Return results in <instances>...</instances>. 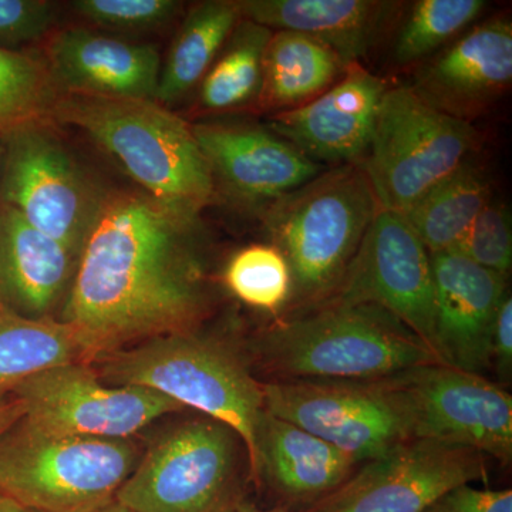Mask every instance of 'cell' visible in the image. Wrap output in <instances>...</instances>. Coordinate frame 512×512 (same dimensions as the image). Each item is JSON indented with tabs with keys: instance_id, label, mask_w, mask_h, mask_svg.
<instances>
[{
	"instance_id": "1",
	"label": "cell",
	"mask_w": 512,
	"mask_h": 512,
	"mask_svg": "<svg viewBox=\"0 0 512 512\" xmlns=\"http://www.w3.org/2000/svg\"><path fill=\"white\" fill-rule=\"evenodd\" d=\"M200 218L144 192L109 195L84 244L60 322L99 356L168 333L195 330L211 306Z\"/></svg>"
},
{
	"instance_id": "2",
	"label": "cell",
	"mask_w": 512,
	"mask_h": 512,
	"mask_svg": "<svg viewBox=\"0 0 512 512\" xmlns=\"http://www.w3.org/2000/svg\"><path fill=\"white\" fill-rule=\"evenodd\" d=\"M50 116L84 131L167 210L200 218L215 200L217 185L191 124L156 100L59 94Z\"/></svg>"
},
{
	"instance_id": "3",
	"label": "cell",
	"mask_w": 512,
	"mask_h": 512,
	"mask_svg": "<svg viewBox=\"0 0 512 512\" xmlns=\"http://www.w3.org/2000/svg\"><path fill=\"white\" fill-rule=\"evenodd\" d=\"M255 348L278 380H376L441 363L392 313L370 303L301 309L264 330Z\"/></svg>"
},
{
	"instance_id": "4",
	"label": "cell",
	"mask_w": 512,
	"mask_h": 512,
	"mask_svg": "<svg viewBox=\"0 0 512 512\" xmlns=\"http://www.w3.org/2000/svg\"><path fill=\"white\" fill-rule=\"evenodd\" d=\"M103 382L146 387L234 430L256 477V431L265 413L262 383L227 343L195 330L168 333L99 356Z\"/></svg>"
},
{
	"instance_id": "5",
	"label": "cell",
	"mask_w": 512,
	"mask_h": 512,
	"mask_svg": "<svg viewBox=\"0 0 512 512\" xmlns=\"http://www.w3.org/2000/svg\"><path fill=\"white\" fill-rule=\"evenodd\" d=\"M380 210L362 165H336L266 208L265 225L292 272L289 305L332 298Z\"/></svg>"
},
{
	"instance_id": "6",
	"label": "cell",
	"mask_w": 512,
	"mask_h": 512,
	"mask_svg": "<svg viewBox=\"0 0 512 512\" xmlns=\"http://www.w3.org/2000/svg\"><path fill=\"white\" fill-rule=\"evenodd\" d=\"M138 463L130 439L45 433L19 420L0 437V494L36 512H99Z\"/></svg>"
},
{
	"instance_id": "7",
	"label": "cell",
	"mask_w": 512,
	"mask_h": 512,
	"mask_svg": "<svg viewBox=\"0 0 512 512\" xmlns=\"http://www.w3.org/2000/svg\"><path fill=\"white\" fill-rule=\"evenodd\" d=\"M478 143L473 124L434 109L410 86L390 87L362 168L380 208L403 215L466 163Z\"/></svg>"
},
{
	"instance_id": "8",
	"label": "cell",
	"mask_w": 512,
	"mask_h": 512,
	"mask_svg": "<svg viewBox=\"0 0 512 512\" xmlns=\"http://www.w3.org/2000/svg\"><path fill=\"white\" fill-rule=\"evenodd\" d=\"M239 441L234 430L210 417L175 427L138 461L116 503L133 512L234 511L242 503Z\"/></svg>"
},
{
	"instance_id": "9",
	"label": "cell",
	"mask_w": 512,
	"mask_h": 512,
	"mask_svg": "<svg viewBox=\"0 0 512 512\" xmlns=\"http://www.w3.org/2000/svg\"><path fill=\"white\" fill-rule=\"evenodd\" d=\"M0 202L76 255L109 195L93 183L43 120L2 137Z\"/></svg>"
},
{
	"instance_id": "10",
	"label": "cell",
	"mask_w": 512,
	"mask_h": 512,
	"mask_svg": "<svg viewBox=\"0 0 512 512\" xmlns=\"http://www.w3.org/2000/svg\"><path fill=\"white\" fill-rule=\"evenodd\" d=\"M265 410L328 441L357 463L412 440L387 377L376 380H275L262 383Z\"/></svg>"
},
{
	"instance_id": "11",
	"label": "cell",
	"mask_w": 512,
	"mask_h": 512,
	"mask_svg": "<svg viewBox=\"0 0 512 512\" xmlns=\"http://www.w3.org/2000/svg\"><path fill=\"white\" fill-rule=\"evenodd\" d=\"M412 439L466 447L512 460V397L477 373L431 363L387 377Z\"/></svg>"
},
{
	"instance_id": "12",
	"label": "cell",
	"mask_w": 512,
	"mask_h": 512,
	"mask_svg": "<svg viewBox=\"0 0 512 512\" xmlns=\"http://www.w3.org/2000/svg\"><path fill=\"white\" fill-rule=\"evenodd\" d=\"M29 426L59 436L130 439L165 414L185 407L164 394L103 382L92 365L69 363L9 390Z\"/></svg>"
},
{
	"instance_id": "13",
	"label": "cell",
	"mask_w": 512,
	"mask_h": 512,
	"mask_svg": "<svg viewBox=\"0 0 512 512\" xmlns=\"http://www.w3.org/2000/svg\"><path fill=\"white\" fill-rule=\"evenodd\" d=\"M485 456L437 441H404L367 461L308 512H427L461 485L485 478Z\"/></svg>"
},
{
	"instance_id": "14",
	"label": "cell",
	"mask_w": 512,
	"mask_h": 512,
	"mask_svg": "<svg viewBox=\"0 0 512 512\" xmlns=\"http://www.w3.org/2000/svg\"><path fill=\"white\" fill-rule=\"evenodd\" d=\"M328 301L379 306L437 356L430 254L402 215L380 208Z\"/></svg>"
},
{
	"instance_id": "15",
	"label": "cell",
	"mask_w": 512,
	"mask_h": 512,
	"mask_svg": "<svg viewBox=\"0 0 512 512\" xmlns=\"http://www.w3.org/2000/svg\"><path fill=\"white\" fill-rule=\"evenodd\" d=\"M192 131L215 185L244 204L271 207L320 174L318 163L258 124L208 121Z\"/></svg>"
},
{
	"instance_id": "16",
	"label": "cell",
	"mask_w": 512,
	"mask_h": 512,
	"mask_svg": "<svg viewBox=\"0 0 512 512\" xmlns=\"http://www.w3.org/2000/svg\"><path fill=\"white\" fill-rule=\"evenodd\" d=\"M512 82V23L497 16L471 26L424 60L412 89L441 113L467 121L487 113Z\"/></svg>"
},
{
	"instance_id": "17",
	"label": "cell",
	"mask_w": 512,
	"mask_h": 512,
	"mask_svg": "<svg viewBox=\"0 0 512 512\" xmlns=\"http://www.w3.org/2000/svg\"><path fill=\"white\" fill-rule=\"evenodd\" d=\"M389 89L362 63H349L325 93L298 109L275 113L269 127L315 163L362 165Z\"/></svg>"
},
{
	"instance_id": "18",
	"label": "cell",
	"mask_w": 512,
	"mask_h": 512,
	"mask_svg": "<svg viewBox=\"0 0 512 512\" xmlns=\"http://www.w3.org/2000/svg\"><path fill=\"white\" fill-rule=\"evenodd\" d=\"M430 261L437 356L448 366L481 375L490 367L491 330L507 279L460 251L430 254Z\"/></svg>"
},
{
	"instance_id": "19",
	"label": "cell",
	"mask_w": 512,
	"mask_h": 512,
	"mask_svg": "<svg viewBox=\"0 0 512 512\" xmlns=\"http://www.w3.org/2000/svg\"><path fill=\"white\" fill-rule=\"evenodd\" d=\"M160 52L83 28L60 30L47 46V70L59 94L156 100Z\"/></svg>"
},
{
	"instance_id": "20",
	"label": "cell",
	"mask_w": 512,
	"mask_h": 512,
	"mask_svg": "<svg viewBox=\"0 0 512 512\" xmlns=\"http://www.w3.org/2000/svg\"><path fill=\"white\" fill-rule=\"evenodd\" d=\"M80 256L0 202V308L53 318L64 305Z\"/></svg>"
},
{
	"instance_id": "21",
	"label": "cell",
	"mask_w": 512,
	"mask_h": 512,
	"mask_svg": "<svg viewBox=\"0 0 512 512\" xmlns=\"http://www.w3.org/2000/svg\"><path fill=\"white\" fill-rule=\"evenodd\" d=\"M241 18L271 30L303 33L343 63L360 62L382 40L402 3L380 0H238Z\"/></svg>"
},
{
	"instance_id": "22",
	"label": "cell",
	"mask_w": 512,
	"mask_h": 512,
	"mask_svg": "<svg viewBox=\"0 0 512 512\" xmlns=\"http://www.w3.org/2000/svg\"><path fill=\"white\" fill-rule=\"evenodd\" d=\"M355 458L265 410L256 431V477L288 501L318 503L355 473Z\"/></svg>"
},
{
	"instance_id": "23",
	"label": "cell",
	"mask_w": 512,
	"mask_h": 512,
	"mask_svg": "<svg viewBox=\"0 0 512 512\" xmlns=\"http://www.w3.org/2000/svg\"><path fill=\"white\" fill-rule=\"evenodd\" d=\"M345 67L319 40L291 30H274L265 50L259 104L276 113L298 109L338 82Z\"/></svg>"
},
{
	"instance_id": "24",
	"label": "cell",
	"mask_w": 512,
	"mask_h": 512,
	"mask_svg": "<svg viewBox=\"0 0 512 512\" xmlns=\"http://www.w3.org/2000/svg\"><path fill=\"white\" fill-rule=\"evenodd\" d=\"M493 198L483 168L468 158L453 174L427 191L402 217L429 254L458 251L468 229Z\"/></svg>"
},
{
	"instance_id": "25",
	"label": "cell",
	"mask_w": 512,
	"mask_h": 512,
	"mask_svg": "<svg viewBox=\"0 0 512 512\" xmlns=\"http://www.w3.org/2000/svg\"><path fill=\"white\" fill-rule=\"evenodd\" d=\"M241 19L238 3L232 0H207L195 5L161 64L157 103L173 104L200 84Z\"/></svg>"
},
{
	"instance_id": "26",
	"label": "cell",
	"mask_w": 512,
	"mask_h": 512,
	"mask_svg": "<svg viewBox=\"0 0 512 512\" xmlns=\"http://www.w3.org/2000/svg\"><path fill=\"white\" fill-rule=\"evenodd\" d=\"M92 352L73 326L59 319H29L0 308V392L53 367L92 365Z\"/></svg>"
},
{
	"instance_id": "27",
	"label": "cell",
	"mask_w": 512,
	"mask_h": 512,
	"mask_svg": "<svg viewBox=\"0 0 512 512\" xmlns=\"http://www.w3.org/2000/svg\"><path fill=\"white\" fill-rule=\"evenodd\" d=\"M274 30L241 19L200 83V106L222 113L259 100L265 50Z\"/></svg>"
},
{
	"instance_id": "28",
	"label": "cell",
	"mask_w": 512,
	"mask_h": 512,
	"mask_svg": "<svg viewBox=\"0 0 512 512\" xmlns=\"http://www.w3.org/2000/svg\"><path fill=\"white\" fill-rule=\"evenodd\" d=\"M487 3L483 0H419L397 30L393 55L397 63L424 62L467 32Z\"/></svg>"
},
{
	"instance_id": "29",
	"label": "cell",
	"mask_w": 512,
	"mask_h": 512,
	"mask_svg": "<svg viewBox=\"0 0 512 512\" xmlns=\"http://www.w3.org/2000/svg\"><path fill=\"white\" fill-rule=\"evenodd\" d=\"M57 96L46 63L0 45V137L45 120Z\"/></svg>"
},
{
	"instance_id": "30",
	"label": "cell",
	"mask_w": 512,
	"mask_h": 512,
	"mask_svg": "<svg viewBox=\"0 0 512 512\" xmlns=\"http://www.w3.org/2000/svg\"><path fill=\"white\" fill-rule=\"evenodd\" d=\"M224 282L239 301L259 311L278 313L291 303V268L274 245H249L232 255Z\"/></svg>"
},
{
	"instance_id": "31",
	"label": "cell",
	"mask_w": 512,
	"mask_h": 512,
	"mask_svg": "<svg viewBox=\"0 0 512 512\" xmlns=\"http://www.w3.org/2000/svg\"><path fill=\"white\" fill-rule=\"evenodd\" d=\"M458 251L494 274L507 279L512 266V232L510 211L503 202H490L468 229Z\"/></svg>"
},
{
	"instance_id": "32",
	"label": "cell",
	"mask_w": 512,
	"mask_h": 512,
	"mask_svg": "<svg viewBox=\"0 0 512 512\" xmlns=\"http://www.w3.org/2000/svg\"><path fill=\"white\" fill-rule=\"evenodd\" d=\"M181 2L175 0H76L73 9L101 28L150 30L167 25L180 12Z\"/></svg>"
},
{
	"instance_id": "33",
	"label": "cell",
	"mask_w": 512,
	"mask_h": 512,
	"mask_svg": "<svg viewBox=\"0 0 512 512\" xmlns=\"http://www.w3.org/2000/svg\"><path fill=\"white\" fill-rule=\"evenodd\" d=\"M56 10L46 0H0V42H35L55 25Z\"/></svg>"
},
{
	"instance_id": "34",
	"label": "cell",
	"mask_w": 512,
	"mask_h": 512,
	"mask_svg": "<svg viewBox=\"0 0 512 512\" xmlns=\"http://www.w3.org/2000/svg\"><path fill=\"white\" fill-rule=\"evenodd\" d=\"M427 512H512V491L461 485L441 497Z\"/></svg>"
},
{
	"instance_id": "35",
	"label": "cell",
	"mask_w": 512,
	"mask_h": 512,
	"mask_svg": "<svg viewBox=\"0 0 512 512\" xmlns=\"http://www.w3.org/2000/svg\"><path fill=\"white\" fill-rule=\"evenodd\" d=\"M507 380L512 370V299L505 293L495 315L490 340V366Z\"/></svg>"
},
{
	"instance_id": "36",
	"label": "cell",
	"mask_w": 512,
	"mask_h": 512,
	"mask_svg": "<svg viewBox=\"0 0 512 512\" xmlns=\"http://www.w3.org/2000/svg\"><path fill=\"white\" fill-rule=\"evenodd\" d=\"M22 419V409L10 392H0V437Z\"/></svg>"
},
{
	"instance_id": "37",
	"label": "cell",
	"mask_w": 512,
	"mask_h": 512,
	"mask_svg": "<svg viewBox=\"0 0 512 512\" xmlns=\"http://www.w3.org/2000/svg\"><path fill=\"white\" fill-rule=\"evenodd\" d=\"M22 507L19 504H16L15 501L10 500V498L5 497V495L0 494V512H23Z\"/></svg>"
},
{
	"instance_id": "38",
	"label": "cell",
	"mask_w": 512,
	"mask_h": 512,
	"mask_svg": "<svg viewBox=\"0 0 512 512\" xmlns=\"http://www.w3.org/2000/svg\"><path fill=\"white\" fill-rule=\"evenodd\" d=\"M232 512H285V511H265V510H259V508L254 507V505L244 503L242 501L241 504L238 505L237 508H235Z\"/></svg>"
},
{
	"instance_id": "39",
	"label": "cell",
	"mask_w": 512,
	"mask_h": 512,
	"mask_svg": "<svg viewBox=\"0 0 512 512\" xmlns=\"http://www.w3.org/2000/svg\"><path fill=\"white\" fill-rule=\"evenodd\" d=\"M99 512H133L130 510H127L126 507H123V505H120L119 503H113L110 504L109 507L104 508V510H101Z\"/></svg>"
},
{
	"instance_id": "40",
	"label": "cell",
	"mask_w": 512,
	"mask_h": 512,
	"mask_svg": "<svg viewBox=\"0 0 512 512\" xmlns=\"http://www.w3.org/2000/svg\"><path fill=\"white\" fill-rule=\"evenodd\" d=\"M0 154H2V138H0Z\"/></svg>"
},
{
	"instance_id": "41",
	"label": "cell",
	"mask_w": 512,
	"mask_h": 512,
	"mask_svg": "<svg viewBox=\"0 0 512 512\" xmlns=\"http://www.w3.org/2000/svg\"><path fill=\"white\" fill-rule=\"evenodd\" d=\"M23 512H36V511H29V510H25V511H23Z\"/></svg>"
}]
</instances>
